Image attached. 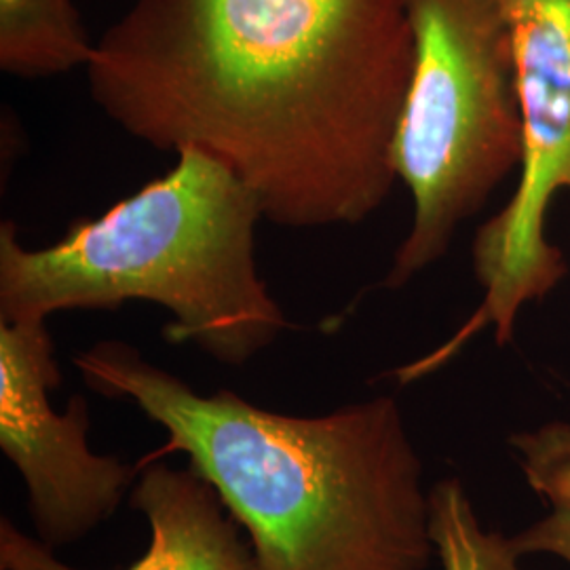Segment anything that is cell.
<instances>
[{
    "mask_svg": "<svg viewBox=\"0 0 570 570\" xmlns=\"http://www.w3.org/2000/svg\"><path fill=\"white\" fill-rule=\"evenodd\" d=\"M85 385L167 431L245 529L258 570H425L423 465L393 397L322 416L204 395L122 341L75 355Z\"/></svg>",
    "mask_w": 570,
    "mask_h": 570,
    "instance_id": "obj_2",
    "label": "cell"
},
{
    "mask_svg": "<svg viewBox=\"0 0 570 570\" xmlns=\"http://www.w3.org/2000/svg\"><path fill=\"white\" fill-rule=\"evenodd\" d=\"M518 63L522 161L510 202L478 228L471 261L482 303L449 343L395 370L407 385L446 366L482 330L508 345L520 311L541 303L569 273L546 228L558 195H570V0H497Z\"/></svg>",
    "mask_w": 570,
    "mask_h": 570,
    "instance_id": "obj_5",
    "label": "cell"
},
{
    "mask_svg": "<svg viewBox=\"0 0 570 570\" xmlns=\"http://www.w3.org/2000/svg\"><path fill=\"white\" fill-rule=\"evenodd\" d=\"M96 41L72 0H0V70L23 81L87 68Z\"/></svg>",
    "mask_w": 570,
    "mask_h": 570,
    "instance_id": "obj_8",
    "label": "cell"
},
{
    "mask_svg": "<svg viewBox=\"0 0 570 570\" xmlns=\"http://www.w3.org/2000/svg\"><path fill=\"white\" fill-rule=\"evenodd\" d=\"M47 322H0V449L20 471L32 524L47 548L81 541L131 490L138 469L87 446L89 406L75 395L56 412L60 387Z\"/></svg>",
    "mask_w": 570,
    "mask_h": 570,
    "instance_id": "obj_6",
    "label": "cell"
},
{
    "mask_svg": "<svg viewBox=\"0 0 570 570\" xmlns=\"http://www.w3.org/2000/svg\"><path fill=\"white\" fill-rule=\"evenodd\" d=\"M429 539L446 570H515L508 539L480 530L456 480L429 492Z\"/></svg>",
    "mask_w": 570,
    "mask_h": 570,
    "instance_id": "obj_10",
    "label": "cell"
},
{
    "mask_svg": "<svg viewBox=\"0 0 570 570\" xmlns=\"http://www.w3.org/2000/svg\"><path fill=\"white\" fill-rule=\"evenodd\" d=\"M414 63L395 140L412 220L383 285L438 265L459 228L520 169L522 104L510 26L497 0H404Z\"/></svg>",
    "mask_w": 570,
    "mask_h": 570,
    "instance_id": "obj_4",
    "label": "cell"
},
{
    "mask_svg": "<svg viewBox=\"0 0 570 570\" xmlns=\"http://www.w3.org/2000/svg\"><path fill=\"white\" fill-rule=\"evenodd\" d=\"M412 63L404 0H134L85 70L127 136L197 148L266 223L317 230L387 204Z\"/></svg>",
    "mask_w": 570,
    "mask_h": 570,
    "instance_id": "obj_1",
    "label": "cell"
},
{
    "mask_svg": "<svg viewBox=\"0 0 570 570\" xmlns=\"http://www.w3.org/2000/svg\"><path fill=\"white\" fill-rule=\"evenodd\" d=\"M522 456L532 490L548 503L550 513L530 529L508 539L511 556L553 553L570 564V423L553 421L511 438Z\"/></svg>",
    "mask_w": 570,
    "mask_h": 570,
    "instance_id": "obj_9",
    "label": "cell"
},
{
    "mask_svg": "<svg viewBox=\"0 0 570 570\" xmlns=\"http://www.w3.org/2000/svg\"><path fill=\"white\" fill-rule=\"evenodd\" d=\"M60 242L26 247L0 225V322L153 303L171 315L165 338L242 367L289 327L256 265L263 209L230 169L197 148Z\"/></svg>",
    "mask_w": 570,
    "mask_h": 570,
    "instance_id": "obj_3",
    "label": "cell"
},
{
    "mask_svg": "<svg viewBox=\"0 0 570 570\" xmlns=\"http://www.w3.org/2000/svg\"><path fill=\"white\" fill-rule=\"evenodd\" d=\"M129 505L144 513L153 537L148 551L127 570H258L239 522L226 515L220 494L195 469L165 463L144 469ZM0 569L81 570L63 564L7 518L0 522Z\"/></svg>",
    "mask_w": 570,
    "mask_h": 570,
    "instance_id": "obj_7",
    "label": "cell"
}]
</instances>
